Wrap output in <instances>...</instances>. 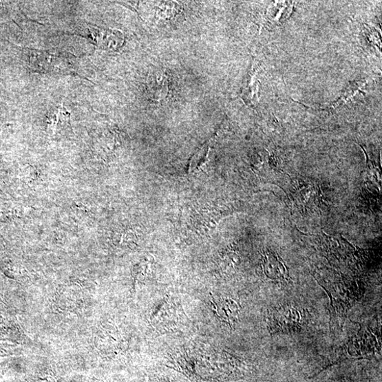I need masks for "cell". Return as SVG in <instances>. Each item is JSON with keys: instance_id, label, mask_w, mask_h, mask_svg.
<instances>
[{"instance_id": "3", "label": "cell", "mask_w": 382, "mask_h": 382, "mask_svg": "<svg viewBox=\"0 0 382 382\" xmlns=\"http://www.w3.org/2000/svg\"><path fill=\"white\" fill-rule=\"evenodd\" d=\"M210 147L209 146L204 147L198 152V154L193 158L191 163V169L194 170L199 167L205 164L209 156Z\"/></svg>"}, {"instance_id": "2", "label": "cell", "mask_w": 382, "mask_h": 382, "mask_svg": "<svg viewBox=\"0 0 382 382\" xmlns=\"http://www.w3.org/2000/svg\"><path fill=\"white\" fill-rule=\"evenodd\" d=\"M70 114L62 105L56 110L51 112L47 117V123L49 125L54 127L56 129L59 124L65 125L70 121Z\"/></svg>"}, {"instance_id": "1", "label": "cell", "mask_w": 382, "mask_h": 382, "mask_svg": "<svg viewBox=\"0 0 382 382\" xmlns=\"http://www.w3.org/2000/svg\"><path fill=\"white\" fill-rule=\"evenodd\" d=\"M147 85L151 96L161 100L168 92V76L162 70L153 71L149 76Z\"/></svg>"}]
</instances>
